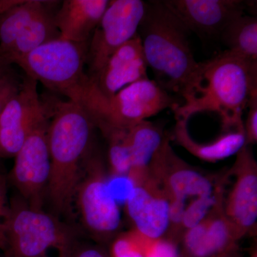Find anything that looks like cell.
<instances>
[{
  "label": "cell",
  "mask_w": 257,
  "mask_h": 257,
  "mask_svg": "<svg viewBox=\"0 0 257 257\" xmlns=\"http://www.w3.org/2000/svg\"><path fill=\"white\" fill-rule=\"evenodd\" d=\"M257 93V62L228 50L198 62L174 110L175 119L189 121L199 113H214L221 120L222 132L244 130L243 112Z\"/></svg>",
  "instance_id": "obj_1"
},
{
  "label": "cell",
  "mask_w": 257,
  "mask_h": 257,
  "mask_svg": "<svg viewBox=\"0 0 257 257\" xmlns=\"http://www.w3.org/2000/svg\"><path fill=\"white\" fill-rule=\"evenodd\" d=\"M42 101L49 119L50 175L46 196L57 215L70 216L82 165L92 153L96 126L85 109L70 99L51 97Z\"/></svg>",
  "instance_id": "obj_2"
},
{
  "label": "cell",
  "mask_w": 257,
  "mask_h": 257,
  "mask_svg": "<svg viewBox=\"0 0 257 257\" xmlns=\"http://www.w3.org/2000/svg\"><path fill=\"white\" fill-rule=\"evenodd\" d=\"M189 32L162 0L147 2L138 29L147 67L165 90L180 95L197 68Z\"/></svg>",
  "instance_id": "obj_3"
},
{
  "label": "cell",
  "mask_w": 257,
  "mask_h": 257,
  "mask_svg": "<svg viewBox=\"0 0 257 257\" xmlns=\"http://www.w3.org/2000/svg\"><path fill=\"white\" fill-rule=\"evenodd\" d=\"M10 208V257H72L77 238L74 226L30 207L23 198L15 197Z\"/></svg>",
  "instance_id": "obj_4"
},
{
  "label": "cell",
  "mask_w": 257,
  "mask_h": 257,
  "mask_svg": "<svg viewBox=\"0 0 257 257\" xmlns=\"http://www.w3.org/2000/svg\"><path fill=\"white\" fill-rule=\"evenodd\" d=\"M180 104L155 80L147 78L126 86L107 99L92 88L80 106L103 133L109 128L128 130L165 109L174 111Z\"/></svg>",
  "instance_id": "obj_5"
},
{
  "label": "cell",
  "mask_w": 257,
  "mask_h": 257,
  "mask_svg": "<svg viewBox=\"0 0 257 257\" xmlns=\"http://www.w3.org/2000/svg\"><path fill=\"white\" fill-rule=\"evenodd\" d=\"M88 44L57 39L35 49L15 64L25 75L72 100L89 81L85 72Z\"/></svg>",
  "instance_id": "obj_6"
},
{
  "label": "cell",
  "mask_w": 257,
  "mask_h": 257,
  "mask_svg": "<svg viewBox=\"0 0 257 257\" xmlns=\"http://www.w3.org/2000/svg\"><path fill=\"white\" fill-rule=\"evenodd\" d=\"M75 197L84 227L93 236L105 241L120 229L119 204L111 194L109 178L99 157L93 152L84 162Z\"/></svg>",
  "instance_id": "obj_7"
},
{
  "label": "cell",
  "mask_w": 257,
  "mask_h": 257,
  "mask_svg": "<svg viewBox=\"0 0 257 257\" xmlns=\"http://www.w3.org/2000/svg\"><path fill=\"white\" fill-rule=\"evenodd\" d=\"M146 9L142 0H111L88 44L87 75L92 78L113 53L138 34Z\"/></svg>",
  "instance_id": "obj_8"
},
{
  "label": "cell",
  "mask_w": 257,
  "mask_h": 257,
  "mask_svg": "<svg viewBox=\"0 0 257 257\" xmlns=\"http://www.w3.org/2000/svg\"><path fill=\"white\" fill-rule=\"evenodd\" d=\"M48 123L46 112L15 155L14 167L8 176L24 200L36 209H42L50 179Z\"/></svg>",
  "instance_id": "obj_9"
},
{
  "label": "cell",
  "mask_w": 257,
  "mask_h": 257,
  "mask_svg": "<svg viewBox=\"0 0 257 257\" xmlns=\"http://www.w3.org/2000/svg\"><path fill=\"white\" fill-rule=\"evenodd\" d=\"M229 174L234 180L224 195L223 209L239 241L256 228L257 163L251 146L244 145L237 152Z\"/></svg>",
  "instance_id": "obj_10"
},
{
  "label": "cell",
  "mask_w": 257,
  "mask_h": 257,
  "mask_svg": "<svg viewBox=\"0 0 257 257\" xmlns=\"http://www.w3.org/2000/svg\"><path fill=\"white\" fill-rule=\"evenodd\" d=\"M45 114L37 81L25 75L0 115V159L15 157Z\"/></svg>",
  "instance_id": "obj_11"
},
{
  "label": "cell",
  "mask_w": 257,
  "mask_h": 257,
  "mask_svg": "<svg viewBox=\"0 0 257 257\" xmlns=\"http://www.w3.org/2000/svg\"><path fill=\"white\" fill-rule=\"evenodd\" d=\"M149 172L162 184L169 198L182 200L207 197L215 191L219 181L203 175L179 158L165 137L160 148L155 154Z\"/></svg>",
  "instance_id": "obj_12"
},
{
  "label": "cell",
  "mask_w": 257,
  "mask_h": 257,
  "mask_svg": "<svg viewBox=\"0 0 257 257\" xmlns=\"http://www.w3.org/2000/svg\"><path fill=\"white\" fill-rule=\"evenodd\" d=\"M134 230L148 239L165 237L170 228V198L150 172L136 182L124 204Z\"/></svg>",
  "instance_id": "obj_13"
},
{
  "label": "cell",
  "mask_w": 257,
  "mask_h": 257,
  "mask_svg": "<svg viewBox=\"0 0 257 257\" xmlns=\"http://www.w3.org/2000/svg\"><path fill=\"white\" fill-rule=\"evenodd\" d=\"M189 32L215 37L231 22L246 14L247 1L243 0H162Z\"/></svg>",
  "instance_id": "obj_14"
},
{
  "label": "cell",
  "mask_w": 257,
  "mask_h": 257,
  "mask_svg": "<svg viewBox=\"0 0 257 257\" xmlns=\"http://www.w3.org/2000/svg\"><path fill=\"white\" fill-rule=\"evenodd\" d=\"M147 68L138 33L115 51L100 71L89 79L99 94L107 99L126 86L149 78Z\"/></svg>",
  "instance_id": "obj_15"
},
{
  "label": "cell",
  "mask_w": 257,
  "mask_h": 257,
  "mask_svg": "<svg viewBox=\"0 0 257 257\" xmlns=\"http://www.w3.org/2000/svg\"><path fill=\"white\" fill-rule=\"evenodd\" d=\"M180 257H218L237 247L239 239L225 216L223 202L202 222L184 231Z\"/></svg>",
  "instance_id": "obj_16"
},
{
  "label": "cell",
  "mask_w": 257,
  "mask_h": 257,
  "mask_svg": "<svg viewBox=\"0 0 257 257\" xmlns=\"http://www.w3.org/2000/svg\"><path fill=\"white\" fill-rule=\"evenodd\" d=\"M108 0H65L55 15L60 38L89 42L109 5Z\"/></svg>",
  "instance_id": "obj_17"
},
{
  "label": "cell",
  "mask_w": 257,
  "mask_h": 257,
  "mask_svg": "<svg viewBox=\"0 0 257 257\" xmlns=\"http://www.w3.org/2000/svg\"><path fill=\"white\" fill-rule=\"evenodd\" d=\"M58 2L47 1L45 8L36 15L7 50L0 53V61L8 65L16 64L20 59L47 42L60 38L55 23Z\"/></svg>",
  "instance_id": "obj_18"
},
{
  "label": "cell",
  "mask_w": 257,
  "mask_h": 257,
  "mask_svg": "<svg viewBox=\"0 0 257 257\" xmlns=\"http://www.w3.org/2000/svg\"><path fill=\"white\" fill-rule=\"evenodd\" d=\"M173 138L197 158L209 162H216L236 155L245 145L244 130L222 132V134L209 143H199L189 134L185 120L175 119Z\"/></svg>",
  "instance_id": "obj_19"
},
{
  "label": "cell",
  "mask_w": 257,
  "mask_h": 257,
  "mask_svg": "<svg viewBox=\"0 0 257 257\" xmlns=\"http://www.w3.org/2000/svg\"><path fill=\"white\" fill-rule=\"evenodd\" d=\"M165 137L160 126L147 120L128 128L127 138L133 169L128 176L135 184L148 173L152 161Z\"/></svg>",
  "instance_id": "obj_20"
},
{
  "label": "cell",
  "mask_w": 257,
  "mask_h": 257,
  "mask_svg": "<svg viewBox=\"0 0 257 257\" xmlns=\"http://www.w3.org/2000/svg\"><path fill=\"white\" fill-rule=\"evenodd\" d=\"M221 41L228 51L246 60L257 62V18L243 15L235 19L221 32Z\"/></svg>",
  "instance_id": "obj_21"
},
{
  "label": "cell",
  "mask_w": 257,
  "mask_h": 257,
  "mask_svg": "<svg viewBox=\"0 0 257 257\" xmlns=\"http://www.w3.org/2000/svg\"><path fill=\"white\" fill-rule=\"evenodd\" d=\"M47 3L41 0L19 1L0 14V53L15 41Z\"/></svg>",
  "instance_id": "obj_22"
},
{
  "label": "cell",
  "mask_w": 257,
  "mask_h": 257,
  "mask_svg": "<svg viewBox=\"0 0 257 257\" xmlns=\"http://www.w3.org/2000/svg\"><path fill=\"white\" fill-rule=\"evenodd\" d=\"M127 131L128 130L109 128L102 133L109 143L108 161L111 176H128L133 169Z\"/></svg>",
  "instance_id": "obj_23"
},
{
  "label": "cell",
  "mask_w": 257,
  "mask_h": 257,
  "mask_svg": "<svg viewBox=\"0 0 257 257\" xmlns=\"http://www.w3.org/2000/svg\"><path fill=\"white\" fill-rule=\"evenodd\" d=\"M225 177L219 180L217 187L211 195L197 198L187 204L182 221V232L194 227L206 219L216 207L224 201Z\"/></svg>",
  "instance_id": "obj_24"
},
{
  "label": "cell",
  "mask_w": 257,
  "mask_h": 257,
  "mask_svg": "<svg viewBox=\"0 0 257 257\" xmlns=\"http://www.w3.org/2000/svg\"><path fill=\"white\" fill-rule=\"evenodd\" d=\"M146 239L134 229L119 234L111 243L109 257H146Z\"/></svg>",
  "instance_id": "obj_25"
},
{
  "label": "cell",
  "mask_w": 257,
  "mask_h": 257,
  "mask_svg": "<svg viewBox=\"0 0 257 257\" xmlns=\"http://www.w3.org/2000/svg\"><path fill=\"white\" fill-rule=\"evenodd\" d=\"M8 176L0 170V248L8 251L10 208L8 204Z\"/></svg>",
  "instance_id": "obj_26"
},
{
  "label": "cell",
  "mask_w": 257,
  "mask_h": 257,
  "mask_svg": "<svg viewBox=\"0 0 257 257\" xmlns=\"http://www.w3.org/2000/svg\"><path fill=\"white\" fill-rule=\"evenodd\" d=\"M146 257H180L178 243L168 237L158 239H146Z\"/></svg>",
  "instance_id": "obj_27"
},
{
  "label": "cell",
  "mask_w": 257,
  "mask_h": 257,
  "mask_svg": "<svg viewBox=\"0 0 257 257\" xmlns=\"http://www.w3.org/2000/svg\"><path fill=\"white\" fill-rule=\"evenodd\" d=\"M247 108V117L243 123L245 145L251 146L257 143V93L251 96Z\"/></svg>",
  "instance_id": "obj_28"
},
{
  "label": "cell",
  "mask_w": 257,
  "mask_h": 257,
  "mask_svg": "<svg viewBox=\"0 0 257 257\" xmlns=\"http://www.w3.org/2000/svg\"><path fill=\"white\" fill-rule=\"evenodd\" d=\"M21 83L13 69L0 79V115L7 102L20 89Z\"/></svg>",
  "instance_id": "obj_29"
},
{
  "label": "cell",
  "mask_w": 257,
  "mask_h": 257,
  "mask_svg": "<svg viewBox=\"0 0 257 257\" xmlns=\"http://www.w3.org/2000/svg\"><path fill=\"white\" fill-rule=\"evenodd\" d=\"M72 257H109L99 248L95 247H82L76 251L74 249Z\"/></svg>",
  "instance_id": "obj_30"
},
{
  "label": "cell",
  "mask_w": 257,
  "mask_h": 257,
  "mask_svg": "<svg viewBox=\"0 0 257 257\" xmlns=\"http://www.w3.org/2000/svg\"><path fill=\"white\" fill-rule=\"evenodd\" d=\"M218 257H242L241 256V253H240L239 251V249H238V247H235L234 248H231V249L229 250V251H226L222 254L220 255V256Z\"/></svg>",
  "instance_id": "obj_31"
},
{
  "label": "cell",
  "mask_w": 257,
  "mask_h": 257,
  "mask_svg": "<svg viewBox=\"0 0 257 257\" xmlns=\"http://www.w3.org/2000/svg\"><path fill=\"white\" fill-rule=\"evenodd\" d=\"M11 70V66L8 65V64H5L4 62L0 61V79L3 78Z\"/></svg>",
  "instance_id": "obj_32"
},
{
  "label": "cell",
  "mask_w": 257,
  "mask_h": 257,
  "mask_svg": "<svg viewBox=\"0 0 257 257\" xmlns=\"http://www.w3.org/2000/svg\"><path fill=\"white\" fill-rule=\"evenodd\" d=\"M251 257H257L256 250H255L254 251H253V253H251Z\"/></svg>",
  "instance_id": "obj_33"
}]
</instances>
